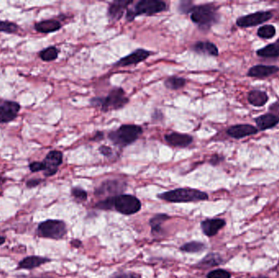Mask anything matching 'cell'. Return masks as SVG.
<instances>
[{
  "label": "cell",
  "mask_w": 279,
  "mask_h": 278,
  "mask_svg": "<svg viewBox=\"0 0 279 278\" xmlns=\"http://www.w3.org/2000/svg\"><path fill=\"white\" fill-rule=\"evenodd\" d=\"M95 207L101 210H115L123 215L130 216L141 210V203L135 196L120 194L115 197H109L99 202Z\"/></svg>",
  "instance_id": "obj_1"
},
{
  "label": "cell",
  "mask_w": 279,
  "mask_h": 278,
  "mask_svg": "<svg viewBox=\"0 0 279 278\" xmlns=\"http://www.w3.org/2000/svg\"><path fill=\"white\" fill-rule=\"evenodd\" d=\"M190 19L202 30H208L219 20L218 8L213 4L194 6L190 11Z\"/></svg>",
  "instance_id": "obj_2"
},
{
  "label": "cell",
  "mask_w": 279,
  "mask_h": 278,
  "mask_svg": "<svg viewBox=\"0 0 279 278\" xmlns=\"http://www.w3.org/2000/svg\"><path fill=\"white\" fill-rule=\"evenodd\" d=\"M129 101L125 92L121 88H113L105 97H94L90 100L92 106L97 107L104 112L120 110L126 106Z\"/></svg>",
  "instance_id": "obj_3"
},
{
  "label": "cell",
  "mask_w": 279,
  "mask_h": 278,
  "mask_svg": "<svg viewBox=\"0 0 279 278\" xmlns=\"http://www.w3.org/2000/svg\"><path fill=\"white\" fill-rule=\"evenodd\" d=\"M143 129L135 124H124L109 132V140L119 148H125L133 144L142 135Z\"/></svg>",
  "instance_id": "obj_4"
},
{
  "label": "cell",
  "mask_w": 279,
  "mask_h": 278,
  "mask_svg": "<svg viewBox=\"0 0 279 278\" xmlns=\"http://www.w3.org/2000/svg\"><path fill=\"white\" fill-rule=\"evenodd\" d=\"M158 198L170 203H191L207 200L208 195L205 192L194 188H181L164 192L159 194Z\"/></svg>",
  "instance_id": "obj_5"
},
{
  "label": "cell",
  "mask_w": 279,
  "mask_h": 278,
  "mask_svg": "<svg viewBox=\"0 0 279 278\" xmlns=\"http://www.w3.org/2000/svg\"><path fill=\"white\" fill-rule=\"evenodd\" d=\"M167 10V5L164 1L159 0H141L136 3L132 9H128L126 13V20H132L138 16L155 15L157 13H163Z\"/></svg>",
  "instance_id": "obj_6"
},
{
  "label": "cell",
  "mask_w": 279,
  "mask_h": 278,
  "mask_svg": "<svg viewBox=\"0 0 279 278\" xmlns=\"http://www.w3.org/2000/svg\"><path fill=\"white\" fill-rule=\"evenodd\" d=\"M37 231L39 237L58 240L66 236L67 228L63 221L48 220L38 224Z\"/></svg>",
  "instance_id": "obj_7"
},
{
  "label": "cell",
  "mask_w": 279,
  "mask_h": 278,
  "mask_svg": "<svg viewBox=\"0 0 279 278\" xmlns=\"http://www.w3.org/2000/svg\"><path fill=\"white\" fill-rule=\"evenodd\" d=\"M273 17L270 12L260 11L257 13H252L249 15L243 16L237 19L236 24L239 27L247 28L260 25L262 23L268 21Z\"/></svg>",
  "instance_id": "obj_8"
},
{
  "label": "cell",
  "mask_w": 279,
  "mask_h": 278,
  "mask_svg": "<svg viewBox=\"0 0 279 278\" xmlns=\"http://www.w3.org/2000/svg\"><path fill=\"white\" fill-rule=\"evenodd\" d=\"M63 162V154L58 150L50 151L47 154L43 163L45 167V170L43 171L44 176L47 177L53 176L57 172L58 167L62 164Z\"/></svg>",
  "instance_id": "obj_9"
},
{
  "label": "cell",
  "mask_w": 279,
  "mask_h": 278,
  "mask_svg": "<svg viewBox=\"0 0 279 278\" xmlns=\"http://www.w3.org/2000/svg\"><path fill=\"white\" fill-rule=\"evenodd\" d=\"M126 183L118 180H110L101 184L98 188H96V195H120L119 193L125 190Z\"/></svg>",
  "instance_id": "obj_10"
},
{
  "label": "cell",
  "mask_w": 279,
  "mask_h": 278,
  "mask_svg": "<svg viewBox=\"0 0 279 278\" xmlns=\"http://www.w3.org/2000/svg\"><path fill=\"white\" fill-rule=\"evenodd\" d=\"M20 106L15 101H5L0 106V123H10L18 117Z\"/></svg>",
  "instance_id": "obj_11"
},
{
  "label": "cell",
  "mask_w": 279,
  "mask_h": 278,
  "mask_svg": "<svg viewBox=\"0 0 279 278\" xmlns=\"http://www.w3.org/2000/svg\"><path fill=\"white\" fill-rule=\"evenodd\" d=\"M151 54L152 53L149 51L140 48V49L134 51L133 53H131V54L120 59L118 62L116 63L115 66L125 67L129 65H137L139 63L146 60L149 56H150Z\"/></svg>",
  "instance_id": "obj_12"
},
{
  "label": "cell",
  "mask_w": 279,
  "mask_h": 278,
  "mask_svg": "<svg viewBox=\"0 0 279 278\" xmlns=\"http://www.w3.org/2000/svg\"><path fill=\"white\" fill-rule=\"evenodd\" d=\"M258 131L259 130L257 128H255L254 126L250 124H238L230 127L227 130V134L230 137L239 140L249 135H256Z\"/></svg>",
  "instance_id": "obj_13"
},
{
  "label": "cell",
  "mask_w": 279,
  "mask_h": 278,
  "mask_svg": "<svg viewBox=\"0 0 279 278\" xmlns=\"http://www.w3.org/2000/svg\"><path fill=\"white\" fill-rule=\"evenodd\" d=\"M165 141L174 147H179V148H186L190 146L194 138L191 135L188 134H182V133L172 132L165 135Z\"/></svg>",
  "instance_id": "obj_14"
},
{
  "label": "cell",
  "mask_w": 279,
  "mask_h": 278,
  "mask_svg": "<svg viewBox=\"0 0 279 278\" xmlns=\"http://www.w3.org/2000/svg\"><path fill=\"white\" fill-rule=\"evenodd\" d=\"M131 3H132V1H127V0H118L111 3L109 7L108 13H107L110 20L115 22L120 20L121 18H123L125 10H127L129 5Z\"/></svg>",
  "instance_id": "obj_15"
},
{
  "label": "cell",
  "mask_w": 279,
  "mask_h": 278,
  "mask_svg": "<svg viewBox=\"0 0 279 278\" xmlns=\"http://www.w3.org/2000/svg\"><path fill=\"white\" fill-rule=\"evenodd\" d=\"M279 72V67L276 65H257L250 69L247 75L252 78H264Z\"/></svg>",
  "instance_id": "obj_16"
},
{
  "label": "cell",
  "mask_w": 279,
  "mask_h": 278,
  "mask_svg": "<svg viewBox=\"0 0 279 278\" xmlns=\"http://www.w3.org/2000/svg\"><path fill=\"white\" fill-rule=\"evenodd\" d=\"M225 225V221L222 219H207L201 223V228L205 235L213 237L216 235Z\"/></svg>",
  "instance_id": "obj_17"
},
{
  "label": "cell",
  "mask_w": 279,
  "mask_h": 278,
  "mask_svg": "<svg viewBox=\"0 0 279 278\" xmlns=\"http://www.w3.org/2000/svg\"><path fill=\"white\" fill-rule=\"evenodd\" d=\"M50 259L46 257H41V256H27L18 263V268L19 269H34L38 268L39 266L43 265L44 263L50 262Z\"/></svg>",
  "instance_id": "obj_18"
},
{
  "label": "cell",
  "mask_w": 279,
  "mask_h": 278,
  "mask_svg": "<svg viewBox=\"0 0 279 278\" xmlns=\"http://www.w3.org/2000/svg\"><path fill=\"white\" fill-rule=\"evenodd\" d=\"M255 122L260 130H265L276 127L279 123V117L273 113H266L255 118Z\"/></svg>",
  "instance_id": "obj_19"
},
{
  "label": "cell",
  "mask_w": 279,
  "mask_h": 278,
  "mask_svg": "<svg viewBox=\"0 0 279 278\" xmlns=\"http://www.w3.org/2000/svg\"><path fill=\"white\" fill-rule=\"evenodd\" d=\"M192 49L195 53L202 54V55L211 56H217L219 55V50L213 43L205 41V42H197L194 43Z\"/></svg>",
  "instance_id": "obj_20"
},
{
  "label": "cell",
  "mask_w": 279,
  "mask_h": 278,
  "mask_svg": "<svg viewBox=\"0 0 279 278\" xmlns=\"http://www.w3.org/2000/svg\"><path fill=\"white\" fill-rule=\"evenodd\" d=\"M36 31L43 34H49V33L55 32L60 30L61 28V24L60 21L56 20H45L36 23L35 25Z\"/></svg>",
  "instance_id": "obj_21"
},
{
  "label": "cell",
  "mask_w": 279,
  "mask_h": 278,
  "mask_svg": "<svg viewBox=\"0 0 279 278\" xmlns=\"http://www.w3.org/2000/svg\"><path fill=\"white\" fill-rule=\"evenodd\" d=\"M170 219L171 217L166 214H158L152 217L149 220V225L151 227L152 234L154 236L160 235L163 233L162 225Z\"/></svg>",
  "instance_id": "obj_22"
},
{
  "label": "cell",
  "mask_w": 279,
  "mask_h": 278,
  "mask_svg": "<svg viewBox=\"0 0 279 278\" xmlns=\"http://www.w3.org/2000/svg\"><path fill=\"white\" fill-rule=\"evenodd\" d=\"M247 100L252 106H256V107H262L268 102L269 96L266 93L262 92V91L252 90L248 93Z\"/></svg>",
  "instance_id": "obj_23"
},
{
  "label": "cell",
  "mask_w": 279,
  "mask_h": 278,
  "mask_svg": "<svg viewBox=\"0 0 279 278\" xmlns=\"http://www.w3.org/2000/svg\"><path fill=\"white\" fill-rule=\"evenodd\" d=\"M223 263V259L219 254L210 253L206 255L200 262L197 263V268L205 269V268H211L215 266H218Z\"/></svg>",
  "instance_id": "obj_24"
},
{
  "label": "cell",
  "mask_w": 279,
  "mask_h": 278,
  "mask_svg": "<svg viewBox=\"0 0 279 278\" xmlns=\"http://www.w3.org/2000/svg\"><path fill=\"white\" fill-rule=\"evenodd\" d=\"M257 55L260 57L275 58L279 56V38L274 43H270L264 48L257 50Z\"/></svg>",
  "instance_id": "obj_25"
},
{
  "label": "cell",
  "mask_w": 279,
  "mask_h": 278,
  "mask_svg": "<svg viewBox=\"0 0 279 278\" xmlns=\"http://www.w3.org/2000/svg\"><path fill=\"white\" fill-rule=\"evenodd\" d=\"M186 84V79L181 77H177V76H171L164 81V86L169 90H179L184 88Z\"/></svg>",
  "instance_id": "obj_26"
},
{
  "label": "cell",
  "mask_w": 279,
  "mask_h": 278,
  "mask_svg": "<svg viewBox=\"0 0 279 278\" xmlns=\"http://www.w3.org/2000/svg\"><path fill=\"white\" fill-rule=\"evenodd\" d=\"M181 251L186 252V253H199V252H203L206 249V246L204 243L200 242V241H190V242H187L184 244L183 246H181Z\"/></svg>",
  "instance_id": "obj_27"
},
{
  "label": "cell",
  "mask_w": 279,
  "mask_h": 278,
  "mask_svg": "<svg viewBox=\"0 0 279 278\" xmlns=\"http://www.w3.org/2000/svg\"><path fill=\"white\" fill-rule=\"evenodd\" d=\"M275 35H276V28L272 25H263L257 30V36H259L260 38L264 39L274 38Z\"/></svg>",
  "instance_id": "obj_28"
},
{
  "label": "cell",
  "mask_w": 279,
  "mask_h": 278,
  "mask_svg": "<svg viewBox=\"0 0 279 278\" xmlns=\"http://www.w3.org/2000/svg\"><path fill=\"white\" fill-rule=\"evenodd\" d=\"M58 53L59 51L56 47H49L41 51L39 56L44 61H53L57 58Z\"/></svg>",
  "instance_id": "obj_29"
},
{
  "label": "cell",
  "mask_w": 279,
  "mask_h": 278,
  "mask_svg": "<svg viewBox=\"0 0 279 278\" xmlns=\"http://www.w3.org/2000/svg\"><path fill=\"white\" fill-rule=\"evenodd\" d=\"M18 30V25L15 23L10 22V21H3L0 20V32L8 33L13 34L16 33Z\"/></svg>",
  "instance_id": "obj_30"
},
{
  "label": "cell",
  "mask_w": 279,
  "mask_h": 278,
  "mask_svg": "<svg viewBox=\"0 0 279 278\" xmlns=\"http://www.w3.org/2000/svg\"><path fill=\"white\" fill-rule=\"evenodd\" d=\"M206 278H231V274L224 269H216L211 271L206 275Z\"/></svg>",
  "instance_id": "obj_31"
},
{
  "label": "cell",
  "mask_w": 279,
  "mask_h": 278,
  "mask_svg": "<svg viewBox=\"0 0 279 278\" xmlns=\"http://www.w3.org/2000/svg\"><path fill=\"white\" fill-rule=\"evenodd\" d=\"M71 194L74 198H75L76 200L79 201V202H84L88 198V194L86 193V191L83 190V188H78V187L72 188Z\"/></svg>",
  "instance_id": "obj_32"
},
{
  "label": "cell",
  "mask_w": 279,
  "mask_h": 278,
  "mask_svg": "<svg viewBox=\"0 0 279 278\" xmlns=\"http://www.w3.org/2000/svg\"><path fill=\"white\" fill-rule=\"evenodd\" d=\"M194 6L191 1H181L178 6V11L181 14H189Z\"/></svg>",
  "instance_id": "obj_33"
},
{
  "label": "cell",
  "mask_w": 279,
  "mask_h": 278,
  "mask_svg": "<svg viewBox=\"0 0 279 278\" xmlns=\"http://www.w3.org/2000/svg\"><path fill=\"white\" fill-rule=\"evenodd\" d=\"M30 170L32 172H38V171H42V170L44 171L45 167H44L43 162L42 163H40V162H34V163H31L30 164Z\"/></svg>",
  "instance_id": "obj_34"
},
{
  "label": "cell",
  "mask_w": 279,
  "mask_h": 278,
  "mask_svg": "<svg viewBox=\"0 0 279 278\" xmlns=\"http://www.w3.org/2000/svg\"><path fill=\"white\" fill-rule=\"evenodd\" d=\"M111 278H141V276L137 275L136 273H118Z\"/></svg>",
  "instance_id": "obj_35"
},
{
  "label": "cell",
  "mask_w": 279,
  "mask_h": 278,
  "mask_svg": "<svg viewBox=\"0 0 279 278\" xmlns=\"http://www.w3.org/2000/svg\"><path fill=\"white\" fill-rule=\"evenodd\" d=\"M99 152H100L102 155L105 156V157H110V156L113 154L112 148L106 146H101V147L99 148Z\"/></svg>",
  "instance_id": "obj_36"
},
{
  "label": "cell",
  "mask_w": 279,
  "mask_h": 278,
  "mask_svg": "<svg viewBox=\"0 0 279 278\" xmlns=\"http://www.w3.org/2000/svg\"><path fill=\"white\" fill-rule=\"evenodd\" d=\"M41 182H42V180L40 179H32V180H30L26 182V186L28 188H35L38 185H40Z\"/></svg>",
  "instance_id": "obj_37"
},
{
  "label": "cell",
  "mask_w": 279,
  "mask_h": 278,
  "mask_svg": "<svg viewBox=\"0 0 279 278\" xmlns=\"http://www.w3.org/2000/svg\"><path fill=\"white\" fill-rule=\"evenodd\" d=\"M269 111H271L273 114L274 115H279V102H275L272 104L271 106H269Z\"/></svg>",
  "instance_id": "obj_38"
},
{
  "label": "cell",
  "mask_w": 279,
  "mask_h": 278,
  "mask_svg": "<svg viewBox=\"0 0 279 278\" xmlns=\"http://www.w3.org/2000/svg\"><path fill=\"white\" fill-rule=\"evenodd\" d=\"M223 160V158L219 155H213L211 157V160H210V163L211 165L216 166L218 165Z\"/></svg>",
  "instance_id": "obj_39"
},
{
  "label": "cell",
  "mask_w": 279,
  "mask_h": 278,
  "mask_svg": "<svg viewBox=\"0 0 279 278\" xmlns=\"http://www.w3.org/2000/svg\"><path fill=\"white\" fill-rule=\"evenodd\" d=\"M104 139V133L102 131H96L95 133V135L93 136V141H102Z\"/></svg>",
  "instance_id": "obj_40"
},
{
  "label": "cell",
  "mask_w": 279,
  "mask_h": 278,
  "mask_svg": "<svg viewBox=\"0 0 279 278\" xmlns=\"http://www.w3.org/2000/svg\"><path fill=\"white\" fill-rule=\"evenodd\" d=\"M71 244H72V246H74V247H79V246H82V242H81L80 241L77 240V239H74V240L72 241Z\"/></svg>",
  "instance_id": "obj_41"
},
{
  "label": "cell",
  "mask_w": 279,
  "mask_h": 278,
  "mask_svg": "<svg viewBox=\"0 0 279 278\" xmlns=\"http://www.w3.org/2000/svg\"><path fill=\"white\" fill-rule=\"evenodd\" d=\"M18 278H50V277H44V276H42V277H30V276H19Z\"/></svg>",
  "instance_id": "obj_42"
},
{
  "label": "cell",
  "mask_w": 279,
  "mask_h": 278,
  "mask_svg": "<svg viewBox=\"0 0 279 278\" xmlns=\"http://www.w3.org/2000/svg\"><path fill=\"white\" fill-rule=\"evenodd\" d=\"M6 241V238L3 237V236H0V246L3 245V243Z\"/></svg>",
  "instance_id": "obj_43"
},
{
  "label": "cell",
  "mask_w": 279,
  "mask_h": 278,
  "mask_svg": "<svg viewBox=\"0 0 279 278\" xmlns=\"http://www.w3.org/2000/svg\"><path fill=\"white\" fill-rule=\"evenodd\" d=\"M265 278V277H261V278Z\"/></svg>",
  "instance_id": "obj_44"
}]
</instances>
